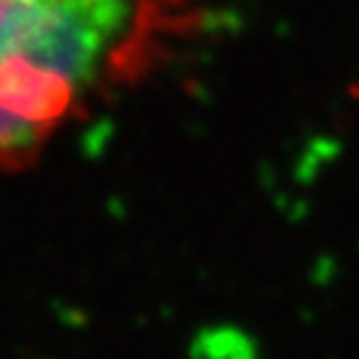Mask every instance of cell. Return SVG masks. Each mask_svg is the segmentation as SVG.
<instances>
[{
    "label": "cell",
    "instance_id": "6da1fadb",
    "mask_svg": "<svg viewBox=\"0 0 359 359\" xmlns=\"http://www.w3.org/2000/svg\"><path fill=\"white\" fill-rule=\"evenodd\" d=\"M150 0H0V167L23 164L136 60Z\"/></svg>",
    "mask_w": 359,
    "mask_h": 359
}]
</instances>
